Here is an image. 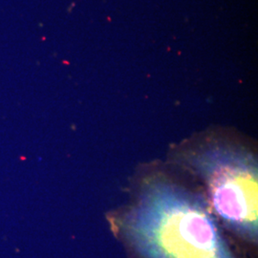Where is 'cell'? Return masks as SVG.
Instances as JSON below:
<instances>
[{"instance_id": "cell-2", "label": "cell", "mask_w": 258, "mask_h": 258, "mask_svg": "<svg viewBox=\"0 0 258 258\" xmlns=\"http://www.w3.org/2000/svg\"><path fill=\"white\" fill-rule=\"evenodd\" d=\"M186 163L203 181L209 205L224 226L240 238L256 244V155L238 145L212 142L189 151Z\"/></svg>"}, {"instance_id": "cell-1", "label": "cell", "mask_w": 258, "mask_h": 258, "mask_svg": "<svg viewBox=\"0 0 258 258\" xmlns=\"http://www.w3.org/2000/svg\"><path fill=\"white\" fill-rule=\"evenodd\" d=\"M120 230L141 258H237L203 195L162 177L141 186Z\"/></svg>"}]
</instances>
